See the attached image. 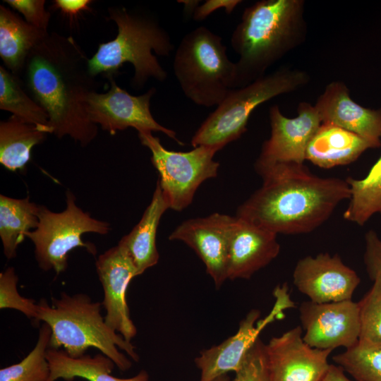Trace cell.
Returning <instances> with one entry per match:
<instances>
[{
	"label": "cell",
	"instance_id": "cell-1",
	"mask_svg": "<svg viewBox=\"0 0 381 381\" xmlns=\"http://www.w3.org/2000/svg\"><path fill=\"white\" fill-rule=\"evenodd\" d=\"M89 59L73 37L49 33L29 54L21 79L49 116V133L68 135L81 146L97 136V126L88 117L86 102L98 83Z\"/></svg>",
	"mask_w": 381,
	"mask_h": 381
},
{
	"label": "cell",
	"instance_id": "cell-2",
	"mask_svg": "<svg viewBox=\"0 0 381 381\" xmlns=\"http://www.w3.org/2000/svg\"><path fill=\"white\" fill-rule=\"evenodd\" d=\"M257 173L262 186L238 207L236 217L277 235L314 231L350 198L346 179L318 176L304 164H278Z\"/></svg>",
	"mask_w": 381,
	"mask_h": 381
},
{
	"label": "cell",
	"instance_id": "cell-3",
	"mask_svg": "<svg viewBox=\"0 0 381 381\" xmlns=\"http://www.w3.org/2000/svg\"><path fill=\"white\" fill-rule=\"evenodd\" d=\"M305 4L304 0H261L245 8L231 37L239 56L234 89L265 75L267 68L305 42Z\"/></svg>",
	"mask_w": 381,
	"mask_h": 381
},
{
	"label": "cell",
	"instance_id": "cell-4",
	"mask_svg": "<svg viewBox=\"0 0 381 381\" xmlns=\"http://www.w3.org/2000/svg\"><path fill=\"white\" fill-rule=\"evenodd\" d=\"M102 306L85 294L70 296L61 292L59 298H52V305L44 298L40 301L37 321H42L51 328L49 347H62L74 358L94 347L111 359L120 370L126 371L132 362L120 350L135 362L139 361V355L131 341L106 324Z\"/></svg>",
	"mask_w": 381,
	"mask_h": 381
},
{
	"label": "cell",
	"instance_id": "cell-5",
	"mask_svg": "<svg viewBox=\"0 0 381 381\" xmlns=\"http://www.w3.org/2000/svg\"><path fill=\"white\" fill-rule=\"evenodd\" d=\"M108 12L118 34L114 40L99 44L88 61L90 73L114 77L125 63H130L134 68L131 84L135 89H141L150 78L164 81L167 73L153 52L162 56L171 54L174 45L168 32L149 14L124 7H111Z\"/></svg>",
	"mask_w": 381,
	"mask_h": 381
},
{
	"label": "cell",
	"instance_id": "cell-6",
	"mask_svg": "<svg viewBox=\"0 0 381 381\" xmlns=\"http://www.w3.org/2000/svg\"><path fill=\"white\" fill-rule=\"evenodd\" d=\"M309 82L306 71L284 66L244 87L231 89L195 131L192 146L221 150L247 131L249 117L259 105L298 90Z\"/></svg>",
	"mask_w": 381,
	"mask_h": 381
},
{
	"label": "cell",
	"instance_id": "cell-7",
	"mask_svg": "<svg viewBox=\"0 0 381 381\" xmlns=\"http://www.w3.org/2000/svg\"><path fill=\"white\" fill-rule=\"evenodd\" d=\"M173 70L185 96L199 106H217L234 89L236 63L228 58L222 37L203 26L183 36Z\"/></svg>",
	"mask_w": 381,
	"mask_h": 381
},
{
	"label": "cell",
	"instance_id": "cell-8",
	"mask_svg": "<svg viewBox=\"0 0 381 381\" xmlns=\"http://www.w3.org/2000/svg\"><path fill=\"white\" fill-rule=\"evenodd\" d=\"M75 200L68 190L64 211L54 212L40 205L39 224L26 235L35 246V259L44 271L54 270L56 274L64 272L68 253L77 247L85 248L95 255V246L84 242L82 236L89 232L104 235L111 230L108 222L92 218Z\"/></svg>",
	"mask_w": 381,
	"mask_h": 381
},
{
	"label": "cell",
	"instance_id": "cell-9",
	"mask_svg": "<svg viewBox=\"0 0 381 381\" xmlns=\"http://www.w3.org/2000/svg\"><path fill=\"white\" fill-rule=\"evenodd\" d=\"M138 138L151 152V162L159 175L157 181L170 209L180 212L186 208L198 187L217 176L219 163L214 159V149L201 145L176 152L166 149L151 132L138 133Z\"/></svg>",
	"mask_w": 381,
	"mask_h": 381
},
{
	"label": "cell",
	"instance_id": "cell-10",
	"mask_svg": "<svg viewBox=\"0 0 381 381\" xmlns=\"http://www.w3.org/2000/svg\"><path fill=\"white\" fill-rule=\"evenodd\" d=\"M276 298L271 312L259 320L260 311L250 310L240 322L238 331L218 345L202 351L195 358L200 371L199 381H212L229 372L236 373L259 335L265 327L275 319L284 315V310L295 306L288 292L286 284L277 286L274 291Z\"/></svg>",
	"mask_w": 381,
	"mask_h": 381
},
{
	"label": "cell",
	"instance_id": "cell-11",
	"mask_svg": "<svg viewBox=\"0 0 381 381\" xmlns=\"http://www.w3.org/2000/svg\"><path fill=\"white\" fill-rule=\"evenodd\" d=\"M108 79L110 87L107 92H92L87 99V113L93 123L111 135L128 128H134L138 133L159 131L183 145L174 131L162 126L154 119L150 99L156 92L155 87L145 94L133 96L120 87L114 77Z\"/></svg>",
	"mask_w": 381,
	"mask_h": 381
},
{
	"label": "cell",
	"instance_id": "cell-12",
	"mask_svg": "<svg viewBox=\"0 0 381 381\" xmlns=\"http://www.w3.org/2000/svg\"><path fill=\"white\" fill-rule=\"evenodd\" d=\"M294 118L285 116L277 105L269 110L271 133L255 161L257 171L278 164H304L308 145L322 124L315 106L301 102Z\"/></svg>",
	"mask_w": 381,
	"mask_h": 381
},
{
	"label": "cell",
	"instance_id": "cell-13",
	"mask_svg": "<svg viewBox=\"0 0 381 381\" xmlns=\"http://www.w3.org/2000/svg\"><path fill=\"white\" fill-rule=\"evenodd\" d=\"M299 318L306 332L303 339L311 347L347 349L358 342V303L351 300L324 303L304 301L299 307Z\"/></svg>",
	"mask_w": 381,
	"mask_h": 381
},
{
	"label": "cell",
	"instance_id": "cell-14",
	"mask_svg": "<svg viewBox=\"0 0 381 381\" xmlns=\"http://www.w3.org/2000/svg\"><path fill=\"white\" fill-rule=\"evenodd\" d=\"M302 332L296 326L265 344L270 381H321L326 375L332 350L311 347Z\"/></svg>",
	"mask_w": 381,
	"mask_h": 381
},
{
	"label": "cell",
	"instance_id": "cell-15",
	"mask_svg": "<svg viewBox=\"0 0 381 381\" xmlns=\"http://www.w3.org/2000/svg\"><path fill=\"white\" fill-rule=\"evenodd\" d=\"M293 282L310 301L324 303L351 300L361 279L338 254L321 253L298 261Z\"/></svg>",
	"mask_w": 381,
	"mask_h": 381
},
{
	"label": "cell",
	"instance_id": "cell-16",
	"mask_svg": "<svg viewBox=\"0 0 381 381\" xmlns=\"http://www.w3.org/2000/svg\"><path fill=\"white\" fill-rule=\"evenodd\" d=\"M236 217L213 213L205 217L189 219L169 235L171 241H181L202 260L206 272L219 289L227 278L228 248Z\"/></svg>",
	"mask_w": 381,
	"mask_h": 381
},
{
	"label": "cell",
	"instance_id": "cell-17",
	"mask_svg": "<svg viewBox=\"0 0 381 381\" xmlns=\"http://www.w3.org/2000/svg\"><path fill=\"white\" fill-rule=\"evenodd\" d=\"M96 270L104 291L102 304L106 310L105 322L131 341L137 329L130 317L126 291L130 282L138 276L136 268L125 249L118 243L99 256Z\"/></svg>",
	"mask_w": 381,
	"mask_h": 381
},
{
	"label": "cell",
	"instance_id": "cell-18",
	"mask_svg": "<svg viewBox=\"0 0 381 381\" xmlns=\"http://www.w3.org/2000/svg\"><path fill=\"white\" fill-rule=\"evenodd\" d=\"M279 251L277 234L236 216L229 241L227 278L250 279Z\"/></svg>",
	"mask_w": 381,
	"mask_h": 381
},
{
	"label": "cell",
	"instance_id": "cell-19",
	"mask_svg": "<svg viewBox=\"0 0 381 381\" xmlns=\"http://www.w3.org/2000/svg\"><path fill=\"white\" fill-rule=\"evenodd\" d=\"M322 123H331L354 133L381 147V107L365 108L354 102L346 85L329 83L314 105Z\"/></svg>",
	"mask_w": 381,
	"mask_h": 381
},
{
	"label": "cell",
	"instance_id": "cell-20",
	"mask_svg": "<svg viewBox=\"0 0 381 381\" xmlns=\"http://www.w3.org/2000/svg\"><path fill=\"white\" fill-rule=\"evenodd\" d=\"M370 148L376 147L358 135L322 123L308 145L306 160L320 168L330 169L355 162Z\"/></svg>",
	"mask_w": 381,
	"mask_h": 381
},
{
	"label": "cell",
	"instance_id": "cell-21",
	"mask_svg": "<svg viewBox=\"0 0 381 381\" xmlns=\"http://www.w3.org/2000/svg\"><path fill=\"white\" fill-rule=\"evenodd\" d=\"M169 208V204L157 181L152 200L140 222L119 242L132 260L138 276L158 262L159 255L156 244L157 228L162 216Z\"/></svg>",
	"mask_w": 381,
	"mask_h": 381
},
{
	"label": "cell",
	"instance_id": "cell-22",
	"mask_svg": "<svg viewBox=\"0 0 381 381\" xmlns=\"http://www.w3.org/2000/svg\"><path fill=\"white\" fill-rule=\"evenodd\" d=\"M48 34L0 6V56L14 75L21 76L29 54Z\"/></svg>",
	"mask_w": 381,
	"mask_h": 381
},
{
	"label": "cell",
	"instance_id": "cell-23",
	"mask_svg": "<svg viewBox=\"0 0 381 381\" xmlns=\"http://www.w3.org/2000/svg\"><path fill=\"white\" fill-rule=\"evenodd\" d=\"M46 357L50 368L47 381L59 379L71 381L75 377H81L88 381H150L148 373L144 370L129 378L112 376L111 373L116 365L102 353L94 356L83 355L74 358L64 350L49 347Z\"/></svg>",
	"mask_w": 381,
	"mask_h": 381
},
{
	"label": "cell",
	"instance_id": "cell-24",
	"mask_svg": "<svg viewBox=\"0 0 381 381\" xmlns=\"http://www.w3.org/2000/svg\"><path fill=\"white\" fill-rule=\"evenodd\" d=\"M47 133L16 116L0 122V163L11 171H25L32 149Z\"/></svg>",
	"mask_w": 381,
	"mask_h": 381
},
{
	"label": "cell",
	"instance_id": "cell-25",
	"mask_svg": "<svg viewBox=\"0 0 381 381\" xmlns=\"http://www.w3.org/2000/svg\"><path fill=\"white\" fill-rule=\"evenodd\" d=\"M40 207L28 197L16 199L0 195V237L7 259L16 257L18 245L37 227Z\"/></svg>",
	"mask_w": 381,
	"mask_h": 381
},
{
	"label": "cell",
	"instance_id": "cell-26",
	"mask_svg": "<svg viewBox=\"0 0 381 381\" xmlns=\"http://www.w3.org/2000/svg\"><path fill=\"white\" fill-rule=\"evenodd\" d=\"M0 109L49 133V116L26 91L20 77L0 66Z\"/></svg>",
	"mask_w": 381,
	"mask_h": 381
},
{
	"label": "cell",
	"instance_id": "cell-27",
	"mask_svg": "<svg viewBox=\"0 0 381 381\" xmlns=\"http://www.w3.org/2000/svg\"><path fill=\"white\" fill-rule=\"evenodd\" d=\"M351 195L344 219L364 225L375 214L381 215V156L366 176L361 179L348 177Z\"/></svg>",
	"mask_w": 381,
	"mask_h": 381
},
{
	"label": "cell",
	"instance_id": "cell-28",
	"mask_svg": "<svg viewBox=\"0 0 381 381\" xmlns=\"http://www.w3.org/2000/svg\"><path fill=\"white\" fill-rule=\"evenodd\" d=\"M51 335L50 327L42 322L35 347L19 363L1 368L0 381H47L50 368L46 353Z\"/></svg>",
	"mask_w": 381,
	"mask_h": 381
},
{
	"label": "cell",
	"instance_id": "cell-29",
	"mask_svg": "<svg viewBox=\"0 0 381 381\" xmlns=\"http://www.w3.org/2000/svg\"><path fill=\"white\" fill-rule=\"evenodd\" d=\"M332 359L357 381H381V345L358 341Z\"/></svg>",
	"mask_w": 381,
	"mask_h": 381
},
{
	"label": "cell",
	"instance_id": "cell-30",
	"mask_svg": "<svg viewBox=\"0 0 381 381\" xmlns=\"http://www.w3.org/2000/svg\"><path fill=\"white\" fill-rule=\"evenodd\" d=\"M358 302L360 332L358 341L381 345V281L377 278Z\"/></svg>",
	"mask_w": 381,
	"mask_h": 381
},
{
	"label": "cell",
	"instance_id": "cell-31",
	"mask_svg": "<svg viewBox=\"0 0 381 381\" xmlns=\"http://www.w3.org/2000/svg\"><path fill=\"white\" fill-rule=\"evenodd\" d=\"M18 276L9 267L0 274V308L18 310L28 318L37 319V303L35 300L23 297L17 290Z\"/></svg>",
	"mask_w": 381,
	"mask_h": 381
},
{
	"label": "cell",
	"instance_id": "cell-32",
	"mask_svg": "<svg viewBox=\"0 0 381 381\" xmlns=\"http://www.w3.org/2000/svg\"><path fill=\"white\" fill-rule=\"evenodd\" d=\"M231 381H270L265 344L258 339Z\"/></svg>",
	"mask_w": 381,
	"mask_h": 381
},
{
	"label": "cell",
	"instance_id": "cell-33",
	"mask_svg": "<svg viewBox=\"0 0 381 381\" xmlns=\"http://www.w3.org/2000/svg\"><path fill=\"white\" fill-rule=\"evenodd\" d=\"M4 2L21 13L29 24L48 32L51 14L45 10L44 0H4Z\"/></svg>",
	"mask_w": 381,
	"mask_h": 381
},
{
	"label": "cell",
	"instance_id": "cell-34",
	"mask_svg": "<svg viewBox=\"0 0 381 381\" xmlns=\"http://www.w3.org/2000/svg\"><path fill=\"white\" fill-rule=\"evenodd\" d=\"M364 239L363 262L366 272L372 281L377 278L381 281V238L370 229L365 233Z\"/></svg>",
	"mask_w": 381,
	"mask_h": 381
},
{
	"label": "cell",
	"instance_id": "cell-35",
	"mask_svg": "<svg viewBox=\"0 0 381 381\" xmlns=\"http://www.w3.org/2000/svg\"><path fill=\"white\" fill-rule=\"evenodd\" d=\"M52 9L59 10L61 14L68 19L70 26L76 23L78 17L85 11H91L90 0H54Z\"/></svg>",
	"mask_w": 381,
	"mask_h": 381
},
{
	"label": "cell",
	"instance_id": "cell-36",
	"mask_svg": "<svg viewBox=\"0 0 381 381\" xmlns=\"http://www.w3.org/2000/svg\"><path fill=\"white\" fill-rule=\"evenodd\" d=\"M242 1L240 0H207L198 6L193 13V19L201 21L205 19L212 12L221 8H224L229 14Z\"/></svg>",
	"mask_w": 381,
	"mask_h": 381
},
{
	"label": "cell",
	"instance_id": "cell-37",
	"mask_svg": "<svg viewBox=\"0 0 381 381\" xmlns=\"http://www.w3.org/2000/svg\"><path fill=\"white\" fill-rule=\"evenodd\" d=\"M321 381H351L344 373V370L339 365H331Z\"/></svg>",
	"mask_w": 381,
	"mask_h": 381
},
{
	"label": "cell",
	"instance_id": "cell-38",
	"mask_svg": "<svg viewBox=\"0 0 381 381\" xmlns=\"http://www.w3.org/2000/svg\"><path fill=\"white\" fill-rule=\"evenodd\" d=\"M179 3L184 5V13L186 15L194 13L195 9L199 6L200 1H178Z\"/></svg>",
	"mask_w": 381,
	"mask_h": 381
},
{
	"label": "cell",
	"instance_id": "cell-39",
	"mask_svg": "<svg viewBox=\"0 0 381 381\" xmlns=\"http://www.w3.org/2000/svg\"><path fill=\"white\" fill-rule=\"evenodd\" d=\"M212 381H231V380L230 377H229L228 374H226V375H221V376L215 378Z\"/></svg>",
	"mask_w": 381,
	"mask_h": 381
}]
</instances>
